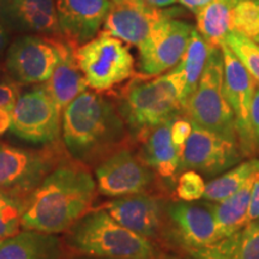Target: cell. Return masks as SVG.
Here are the masks:
<instances>
[{"label": "cell", "mask_w": 259, "mask_h": 259, "mask_svg": "<svg viewBox=\"0 0 259 259\" xmlns=\"http://www.w3.org/2000/svg\"><path fill=\"white\" fill-rule=\"evenodd\" d=\"M191 259H197V258H191Z\"/></svg>", "instance_id": "42"}, {"label": "cell", "mask_w": 259, "mask_h": 259, "mask_svg": "<svg viewBox=\"0 0 259 259\" xmlns=\"http://www.w3.org/2000/svg\"><path fill=\"white\" fill-rule=\"evenodd\" d=\"M112 6V0H57L61 37L76 48L93 40Z\"/></svg>", "instance_id": "15"}, {"label": "cell", "mask_w": 259, "mask_h": 259, "mask_svg": "<svg viewBox=\"0 0 259 259\" xmlns=\"http://www.w3.org/2000/svg\"><path fill=\"white\" fill-rule=\"evenodd\" d=\"M251 122L252 128H253L255 144H257V148H259V87L255 89L253 100H252Z\"/></svg>", "instance_id": "34"}, {"label": "cell", "mask_w": 259, "mask_h": 259, "mask_svg": "<svg viewBox=\"0 0 259 259\" xmlns=\"http://www.w3.org/2000/svg\"><path fill=\"white\" fill-rule=\"evenodd\" d=\"M234 30L255 41L259 35V4L257 0H240L235 8Z\"/></svg>", "instance_id": "28"}, {"label": "cell", "mask_w": 259, "mask_h": 259, "mask_svg": "<svg viewBox=\"0 0 259 259\" xmlns=\"http://www.w3.org/2000/svg\"><path fill=\"white\" fill-rule=\"evenodd\" d=\"M179 2L185 6V8L191 10L193 14H196V12H198L203 6L209 4L212 0H179Z\"/></svg>", "instance_id": "35"}, {"label": "cell", "mask_w": 259, "mask_h": 259, "mask_svg": "<svg viewBox=\"0 0 259 259\" xmlns=\"http://www.w3.org/2000/svg\"><path fill=\"white\" fill-rule=\"evenodd\" d=\"M106 210L121 226L144 238H155L161 228V202L149 194L120 197L107 204Z\"/></svg>", "instance_id": "18"}, {"label": "cell", "mask_w": 259, "mask_h": 259, "mask_svg": "<svg viewBox=\"0 0 259 259\" xmlns=\"http://www.w3.org/2000/svg\"><path fill=\"white\" fill-rule=\"evenodd\" d=\"M65 259H108V258H96V257H89V255L76 254V255H72V257L65 258Z\"/></svg>", "instance_id": "39"}, {"label": "cell", "mask_w": 259, "mask_h": 259, "mask_svg": "<svg viewBox=\"0 0 259 259\" xmlns=\"http://www.w3.org/2000/svg\"><path fill=\"white\" fill-rule=\"evenodd\" d=\"M60 38L27 35L11 45L5 66L19 84H42L50 79L60 59Z\"/></svg>", "instance_id": "9"}, {"label": "cell", "mask_w": 259, "mask_h": 259, "mask_svg": "<svg viewBox=\"0 0 259 259\" xmlns=\"http://www.w3.org/2000/svg\"><path fill=\"white\" fill-rule=\"evenodd\" d=\"M191 132H192V122L191 120H186V119L177 118L171 121L170 125V136L173 143L177 145L178 148L184 147L186 141L189 139Z\"/></svg>", "instance_id": "31"}, {"label": "cell", "mask_w": 259, "mask_h": 259, "mask_svg": "<svg viewBox=\"0 0 259 259\" xmlns=\"http://www.w3.org/2000/svg\"><path fill=\"white\" fill-rule=\"evenodd\" d=\"M63 111L46 90L38 85L18 96L11 112L10 130L30 143H52L61 131Z\"/></svg>", "instance_id": "8"}, {"label": "cell", "mask_w": 259, "mask_h": 259, "mask_svg": "<svg viewBox=\"0 0 259 259\" xmlns=\"http://www.w3.org/2000/svg\"><path fill=\"white\" fill-rule=\"evenodd\" d=\"M257 171H259V160L253 158L241 162L221 177L209 181L205 185L203 198L212 203L221 202L235 193Z\"/></svg>", "instance_id": "25"}, {"label": "cell", "mask_w": 259, "mask_h": 259, "mask_svg": "<svg viewBox=\"0 0 259 259\" xmlns=\"http://www.w3.org/2000/svg\"><path fill=\"white\" fill-rule=\"evenodd\" d=\"M0 19L17 30L61 37L57 0H0Z\"/></svg>", "instance_id": "17"}, {"label": "cell", "mask_w": 259, "mask_h": 259, "mask_svg": "<svg viewBox=\"0 0 259 259\" xmlns=\"http://www.w3.org/2000/svg\"><path fill=\"white\" fill-rule=\"evenodd\" d=\"M191 122L192 132L181 148L179 171L191 169L218 176L240 162L242 151L238 142Z\"/></svg>", "instance_id": "11"}, {"label": "cell", "mask_w": 259, "mask_h": 259, "mask_svg": "<svg viewBox=\"0 0 259 259\" xmlns=\"http://www.w3.org/2000/svg\"><path fill=\"white\" fill-rule=\"evenodd\" d=\"M193 27L167 17L155 25L139 52V70L147 77L158 76L176 67L185 53Z\"/></svg>", "instance_id": "10"}, {"label": "cell", "mask_w": 259, "mask_h": 259, "mask_svg": "<svg viewBox=\"0 0 259 259\" xmlns=\"http://www.w3.org/2000/svg\"><path fill=\"white\" fill-rule=\"evenodd\" d=\"M167 213L178 240L189 250H202L222 241L210 204L174 202Z\"/></svg>", "instance_id": "16"}, {"label": "cell", "mask_w": 259, "mask_h": 259, "mask_svg": "<svg viewBox=\"0 0 259 259\" xmlns=\"http://www.w3.org/2000/svg\"><path fill=\"white\" fill-rule=\"evenodd\" d=\"M24 209V197L0 190V240L19 232Z\"/></svg>", "instance_id": "26"}, {"label": "cell", "mask_w": 259, "mask_h": 259, "mask_svg": "<svg viewBox=\"0 0 259 259\" xmlns=\"http://www.w3.org/2000/svg\"><path fill=\"white\" fill-rule=\"evenodd\" d=\"M0 259H65L64 244L57 234L24 229L0 240Z\"/></svg>", "instance_id": "20"}, {"label": "cell", "mask_w": 259, "mask_h": 259, "mask_svg": "<svg viewBox=\"0 0 259 259\" xmlns=\"http://www.w3.org/2000/svg\"><path fill=\"white\" fill-rule=\"evenodd\" d=\"M61 132L71 156L93 163L124 139L125 121L106 97L85 90L63 111Z\"/></svg>", "instance_id": "2"}, {"label": "cell", "mask_w": 259, "mask_h": 259, "mask_svg": "<svg viewBox=\"0 0 259 259\" xmlns=\"http://www.w3.org/2000/svg\"><path fill=\"white\" fill-rule=\"evenodd\" d=\"M74 52L76 47L61 37L59 63L50 79L41 84L61 111L89 88L85 77L77 64Z\"/></svg>", "instance_id": "19"}, {"label": "cell", "mask_w": 259, "mask_h": 259, "mask_svg": "<svg viewBox=\"0 0 259 259\" xmlns=\"http://www.w3.org/2000/svg\"><path fill=\"white\" fill-rule=\"evenodd\" d=\"M184 112L194 124L238 142L234 114L223 93L221 47H211L198 85L187 100Z\"/></svg>", "instance_id": "5"}, {"label": "cell", "mask_w": 259, "mask_h": 259, "mask_svg": "<svg viewBox=\"0 0 259 259\" xmlns=\"http://www.w3.org/2000/svg\"><path fill=\"white\" fill-rule=\"evenodd\" d=\"M185 109L183 87L176 70L150 79L132 80L121 94L120 113L135 132H148Z\"/></svg>", "instance_id": "4"}, {"label": "cell", "mask_w": 259, "mask_h": 259, "mask_svg": "<svg viewBox=\"0 0 259 259\" xmlns=\"http://www.w3.org/2000/svg\"><path fill=\"white\" fill-rule=\"evenodd\" d=\"M255 174L231 197L221 200V202L210 204L219 229V234L222 240L240 232L248 223V205H250L252 186H253Z\"/></svg>", "instance_id": "22"}, {"label": "cell", "mask_w": 259, "mask_h": 259, "mask_svg": "<svg viewBox=\"0 0 259 259\" xmlns=\"http://www.w3.org/2000/svg\"><path fill=\"white\" fill-rule=\"evenodd\" d=\"M11 126V112L0 108V136L4 135Z\"/></svg>", "instance_id": "36"}, {"label": "cell", "mask_w": 259, "mask_h": 259, "mask_svg": "<svg viewBox=\"0 0 259 259\" xmlns=\"http://www.w3.org/2000/svg\"><path fill=\"white\" fill-rule=\"evenodd\" d=\"M257 2H258V4H259V0H257ZM255 42H257V44H259V35H258V38H257V40H255Z\"/></svg>", "instance_id": "40"}, {"label": "cell", "mask_w": 259, "mask_h": 259, "mask_svg": "<svg viewBox=\"0 0 259 259\" xmlns=\"http://www.w3.org/2000/svg\"><path fill=\"white\" fill-rule=\"evenodd\" d=\"M74 54L88 87L96 92L114 88L135 73V59L128 47L105 29L77 47Z\"/></svg>", "instance_id": "6"}, {"label": "cell", "mask_w": 259, "mask_h": 259, "mask_svg": "<svg viewBox=\"0 0 259 259\" xmlns=\"http://www.w3.org/2000/svg\"><path fill=\"white\" fill-rule=\"evenodd\" d=\"M65 244L77 254L108 259H155L150 239L121 226L106 209L87 212L67 229Z\"/></svg>", "instance_id": "3"}, {"label": "cell", "mask_w": 259, "mask_h": 259, "mask_svg": "<svg viewBox=\"0 0 259 259\" xmlns=\"http://www.w3.org/2000/svg\"><path fill=\"white\" fill-rule=\"evenodd\" d=\"M211 47V45L199 34V31L193 28L185 53L179 64L173 67L179 76L181 87H183V100L185 106L187 100L198 85Z\"/></svg>", "instance_id": "24"}, {"label": "cell", "mask_w": 259, "mask_h": 259, "mask_svg": "<svg viewBox=\"0 0 259 259\" xmlns=\"http://www.w3.org/2000/svg\"><path fill=\"white\" fill-rule=\"evenodd\" d=\"M144 2L153 6H156V8H164V6L173 5L178 0H144Z\"/></svg>", "instance_id": "38"}, {"label": "cell", "mask_w": 259, "mask_h": 259, "mask_svg": "<svg viewBox=\"0 0 259 259\" xmlns=\"http://www.w3.org/2000/svg\"><path fill=\"white\" fill-rule=\"evenodd\" d=\"M112 2H113V3H115V2H119V0H112Z\"/></svg>", "instance_id": "41"}, {"label": "cell", "mask_w": 259, "mask_h": 259, "mask_svg": "<svg viewBox=\"0 0 259 259\" xmlns=\"http://www.w3.org/2000/svg\"><path fill=\"white\" fill-rule=\"evenodd\" d=\"M221 50L223 54V93L234 114L239 147L242 155L250 156L257 149L251 122L252 100L257 89V80L225 42L221 45Z\"/></svg>", "instance_id": "7"}, {"label": "cell", "mask_w": 259, "mask_h": 259, "mask_svg": "<svg viewBox=\"0 0 259 259\" xmlns=\"http://www.w3.org/2000/svg\"><path fill=\"white\" fill-rule=\"evenodd\" d=\"M53 154L0 142V190L24 197L54 168Z\"/></svg>", "instance_id": "12"}, {"label": "cell", "mask_w": 259, "mask_h": 259, "mask_svg": "<svg viewBox=\"0 0 259 259\" xmlns=\"http://www.w3.org/2000/svg\"><path fill=\"white\" fill-rule=\"evenodd\" d=\"M168 120L149 130L143 145V160L161 178L170 179L179 171L181 150L171 141L170 125Z\"/></svg>", "instance_id": "21"}, {"label": "cell", "mask_w": 259, "mask_h": 259, "mask_svg": "<svg viewBox=\"0 0 259 259\" xmlns=\"http://www.w3.org/2000/svg\"><path fill=\"white\" fill-rule=\"evenodd\" d=\"M6 44H8V31H6L4 22L0 19V54L5 50Z\"/></svg>", "instance_id": "37"}, {"label": "cell", "mask_w": 259, "mask_h": 259, "mask_svg": "<svg viewBox=\"0 0 259 259\" xmlns=\"http://www.w3.org/2000/svg\"><path fill=\"white\" fill-rule=\"evenodd\" d=\"M259 220V171L255 174L252 186L250 205H248L247 222H257Z\"/></svg>", "instance_id": "33"}, {"label": "cell", "mask_w": 259, "mask_h": 259, "mask_svg": "<svg viewBox=\"0 0 259 259\" xmlns=\"http://www.w3.org/2000/svg\"><path fill=\"white\" fill-rule=\"evenodd\" d=\"M225 44L231 48L252 77L259 82V44L236 30L227 35Z\"/></svg>", "instance_id": "27"}, {"label": "cell", "mask_w": 259, "mask_h": 259, "mask_svg": "<svg viewBox=\"0 0 259 259\" xmlns=\"http://www.w3.org/2000/svg\"><path fill=\"white\" fill-rule=\"evenodd\" d=\"M17 99V84L12 80L0 79V108L12 112Z\"/></svg>", "instance_id": "32"}, {"label": "cell", "mask_w": 259, "mask_h": 259, "mask_svg": "<svg viewBox=\"0 0 259 259\" xmlns=\"http://www.w3.org/2000/svg\"><path fill=\"white\" fill-rule=\"evenodd\" d=\"M233 259H259V223H247L239 232Z\"/></svg>", "instance_id": "29"}, {"label": "cell", "mask_w": 259, "mask_h": 259, "mask_svg": "<svg viewBox=\"0 0 259 259\" xmlns=\"http://www.w3.org/2000/svg\"><path fill=\"white\" fill-rule=\"evenodd\" d=\"M204 179L196 170H185L178 179L177 194L184 202H194L203 198L205 192Z\"/></svg>", "instance_id": "30"}, {"label": "cell", "mask_w": 259, "mask_h": 259, "mask_svg": "<svg viewBox=\"0 0 259 259\" xmlns=\"http://www.w3.org/2000/svg\"><path fill=\"white\" fill-rule=\"evenodd\" d=\"M153 176L145 162L126 149L109 155L95 169L99 192L113 198L143 193L150 186Z\"/></svg>", "instance_id": "13"}, {"label": "cell", "mask_w": 259, "mask_h": 259, "mask_svg": "<svg viewBox=\"0 0 259 259\" xmlns=\"http://www.w3.org/2000/svg\"><path fill=\"white\" fill-rule=\"evenodd\" d=\"M173 9L156 8L144 0H119L107 16L103 29L122 42L141 47L158 22L174 17Z\"/></svg>", "instance_id": "14"}, {"label": "cell", "mask_w": 259, "mask_h": 259, "mask_svg": "<svg viewBox=\"0 0 259 259\" xmlns=\"http://www.w3.org/2000/svg\"><path fill=\"white\" fill-rule=\"evenodd\" d=\"M240 0H212L196 12L197 30L211 46L221 47L234 30L235 8Z\"/></svg>", "instance_id": "23"}, {"label": "cell", "mask_w": 259, "mask_h": 259, "mask_svg": "<svg viewBox=\"0 0 259 259\" xmlns=\"http://www.w3.org/2000/svg\"><path fill=\"white\" fill-rule=\"evenodd\" d=\"M96 189L95 179L79 164L54 167L25 198L22 227L48 234L66 232L88 212Z\"/></svg>", "instance_id": "1"}]
</instances>
